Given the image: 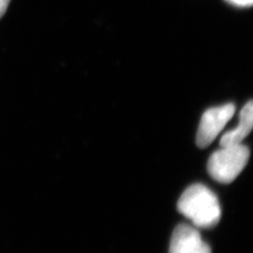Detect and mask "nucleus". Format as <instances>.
<instances>
[{"label": "nucleus", "instance_id": "1", "mask_svg": "<svg viewBox=\"0 0 253 253\" xmlns=\"http://www.w3.org/2000/svg\"><path fill=\"white\" fill-rule=\"evenodd\" d=\"M177 208L181 214L199 228L215 227L221 217L217 196L202 184L188 187L180 196Z\"/></svg>", "mask_w": 253, "mask_h": 253}, {"label": "nucleus", "instance_id": "2", "mask_svg": "<svg viewBox=\"0 0 253 253\" xmlns=\"http://www.w3.org/2000/svg\"><path fill=\"white\" fill-rule=\"evenodd\" d=\"M249 156L248 147L243 144L221 147L210 156L208 172L218 183L230 184L246 167Z\"/></svg>", "mask_w": 253, "mask_h": 253}, {"label": "nucleus", "instance_id": "3", "mask_svg": "<svg viewBox=\"0 0 253 253\" xmlns=\"http://www.w3.org/2000/svg\"><path fill=\"white\" fill-rule=\"evenodd\" d=\"M235 112L233 104H226L220 107L208 109L203 114L196 135V145L200 148H207L212 144L226 124L231 120Z\"/></svg>", "mask_w": 253, "mask_h": 253}, {"label": "nucleus", "instance_id": "4", "mask_svg": "<svg viewBox=\"0 0 253 253\" xmlns=\"http://www.w3.org/2000/svg\"><path fill=\"white\" fill-rule=\"evenodd\" d=\"M169 253H211V248L194 227L180 224L172 234Z\"/></svg>", "mask_w": 253, "mask_h": 253}, {"label": "nucleus", "instance_id": "5", "mask_svg": "<svg viewBox=\"0 0 253 253\" xmlns=\"http://www.w3.org/2000/svg\"><path fill=\"white\" fill-rule=\"evenodd\" d=\"M253 125V102L249 100L245 105L240 114V123L235 129L225 133L221 137L219 144L220 147L239 145L246 138L252 130Z\"/></svg>", "mask_w": 253, "mask_h": 253}, {"label": "nucleus", "instance_id": "6", "mask_svg": "<svg viewBox=\"0 0 253 253\" xmlns=\"http://www.w3.org/2000/svg\"><path fill=\"white\" fill-rule=\"evenodd\" d=\"M226 1L239 7H250L253 3V0H226Z\"/></svg>", "mask_w": 253, "mask_h": 253}, {"label": "nucleus", "instance_id": "7", "mask_svg": "<svg viewBox=\"0 0 253 253\" xmlns=\"http://www.w3.org/2000/svg\"><path fill=\"white\" fill-rule=\"evenodd\" d=\"M11 0H0V18L2 17L6 12L7 6H9Z\"/></svg>", "mask_w": 253, "mask_h": 253}]
</instances>
